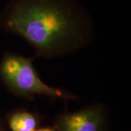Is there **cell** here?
Wrapping results in <instances>:
<instances>
[{"label": "cell", "mask_w": 131, "mask_h": 131, "mask_svg": "<svg viewBox=\"0 0 131 131\" xmlns=\"http://www.w3.org/2000/svg\"><path fill=\"white\" fill-rule=\"evenodd\" d=\"M0 27L24 38L44 58L74 53L94 36L92 19L77 0H10Z\"/></svg>", "instance_id": "1"}, {"label": "cell", "mask_w": 131, "mask_h": 131, "mask_svg": "<svg viewBox=\"0 0 131 131\" xmlns=\"http://www.w3.org/2000/svg\"><path fill=\"white\" fill-rule=\"evenodd\" d=\"M34 58H26L10 52H5L2 58L0 80L11 93L28 101H33L39 95L64 101L77 98L68 91L45 84L34 66Z\"/></svg>", "instance_id": "2"}, {"label": "cell", "mask_w": 131, "mask_h": 131, "mask_svg": "<svg viewBox=\"0 0 131 131\" xmlns=\"http://www.w3.org/2000/svg\"><path fill=\"white\" fill-rule=\"evenodd\" d=\"M56 131H106L107 114L105 106L93 103L74 112L58 115L54 122Z\"/></svg>", "instance_id": "3"}, {"label": "cell", "mask_w": 131, "mask_h": 131, "mask_svg": "<svg viewBox=\"0 0 131 131\" xmlns=\"http://www.w3.org/2000/svg\"><path fill=\"white\" fill-rule=\"evenodd\" d=\"M39 123L37 115L25 108L14 110L7 116V126L9 131H34Z\"/></svg>", "instance_id": "4"}, {"label": "cell", "mask_w": 131, "mask_h": 131, "mask_svg": "<svg viewBox=\"0 0 131 131\" xmlns=\"http://www.w3.org/2000/svg\"><path fill=\"white\" fill-rule=\"evenodd\" d=\"M34 131H56L54 127H43L40 128H37Z\"/></svg>", "instance_id": "5"}, {"label": "cell", "mask_w": 131, "mask_h": 131, "mask_svg": "<svg viewBox=\"0 0 131 131\" xmlns=\"http://www.w3.org/2000/svg\"><path fill=\"white\" fill-rule=\"evenodd\" d=\"M0 131H8L7 127L5 126V123L3 122L1 118H0Z\"/></svg>", "instance_id": "6"}]
</instances>
